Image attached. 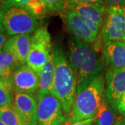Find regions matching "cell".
Masks as SVG:
<instances>
[{
	"label": "cell",
	"mask_w": 125,
	"mask_h": 125,
	"mask_svg": "<svg viewBox=\"0 0 125 125\" xmlns=\"http://www.w3.org/2000/svg\"><path fill=\"white\" fill-rule=\"evenodd\" d=\"M55 77V67L52 52L46 62L40 74L38 76V94H51L54 87Z\"/></svg>",
	"instance_id": "cell-15"
},
{
	"label": "cell",
	"mask_w": 125,
	"mask_h": 125,
	"mask_svg": "<svg viewBox=\"0 0 125 125\" xmlns=\"http://www.w3.org/2000/svg\"><path fill=\"white\" fill-rule=\"evenodd\" d=\"M20 66L11 53L0 51V68L3 72L4 82L10 88H13V74Z\"/></svg>",
	"instance_id": "cell-16"
},
{
	"label": "cell",
	"mask_w": 125,
	"mask_h": 125,
	"mask_svg": "<svg viewBox=\"0 0 125 125\" xmlns=\"http://www.w3.org/2000/svg\"><path fill=\"white\" fill-rule=\"evenodd\" d=\"M124 44H125V41H124Z\"/></svg>",
	"instance_id": "cell-32"
},
{
	"label": "cell",
	"mask_w": 125,
	"mask_h": 125,
	"mask_svg": "<svg viewBox=\"0 0 125 125\" xmlns=\"http://www.w3.org/2000/svg\"><path fill=\"white\" fill-rule=\"evenodd\" d=\"M13 88L15 92L32 94L38 89V76L27 64L13 74Z\"/></svg>",
	"instance_id": "cell-11"
},
{
	"label": "cell",
	"mask_w": 125,
	"mask_h": 125,
	"mask_svg": "<svg viewBox=\"0 0 125 125\" xmlns=\"http://www.w3.org/2000/svg\"><path fill=\"white\" fill-rule=\"evenodd\" d=\"M103 59L110 70L125 68V45L123 42L110 41L104 44Z\"/></svg>",
	"instance_id": "cell-13"
},
{
	"label": "cell",
	"mask_w": 125,
	"mask_h": 125,
	"mask_svg": "<svg viewBox=\"0 0 125 125\" xmlns=\"http://www.w3.org/2000/svg\"><path fill=\"white\" fill-rule=\"evenodd\" d=\"M55 67V77L52 94L59 99L69 116L76 97L75 72L65 53L59 47L52 51Z\"/></svg>",
	"instance_id": "cell-2"
},
{
	"label": "cell",
	"mask_w": 125,
	"mask_h": 125,
	"mask_svg": "<svg viewBox=\"0 0 125 125\" xmlns=\"http://www.w3.org/2000/svg\"><path fill=\"white\" fill-rule=\"evenodd\" d=\"M48 10L52 13H62L65 11L67 0H42Z\"/></svg>",
	"instance_id": "cell-21"
},
{
	"label": "cell",
	"mask_w": 125,
	"mask_h": 125,
	"mask_svg": "<svg viewBox=\"0 0 125 125\" xmlns=\"http://www.w3.org/2000/svg\"><path fill=\"white\" fill-rule=\"evenodd\" d=\"M105 96L111 107L115 110L119 100L125 93V68L108 70L106 74Z\"/></svg>",
	"instance_id": "cell-9"
},
{
	"label": "cell",
	"mask_w": 125,
	"mask_h": 125,
	"mask_svg": "<svg viewBox=\"0 0 125 125\" xmlns=\"http://www.w3.org/2000/svg\"><path fill=\"white\" fill-rule=\"evenodd\" d=\"M114 125H125V116L117 119Z\"/></svg>",
	"instance_id": "cell-27"
},
{
	"label": "cell",
	"mask_w": 125,
	"mask_h": 125,
	"mask_svg": "<svg viewBox=\"0 0 125 125\" xmlns=\"http://www.w3.org/2000/svg\"><path fill=\"white\" fill-rule=\"evenodd\" d=\"M105 6H125V0H104Z\"/></svg>",
	"instance_id": "cell-24"
},
{
	"label": "cell",
	"mask_w": 125,
	"mask_h": 125,
	"mask_svg": "<svg viewBox=\"0 0 125 125\" xmlns=\"http://www.w3.org/2000/svg\"><path fill=\"white\" fill-rule=\"evenodd\" d=\"M94 121H95V117H93V118L87 119V120L78 121V122H76L74 123H72V124L67 123L66 122V123L64 125H93Z\"/></svg>",
	"instance_id": "cell-25"
},
{
	"label": "cell",
	"mask_w": 125,
	"mask_h": 125,
	"mask_svg": "<svg viewBox=\"0 0 125 125\" xmlns=\"http://www.w3.org/2000/svg\"><path fill=\"white\" fill-rule=\"evenodd\" d=\"M1 48H0V51H1Z\"/></svg>",
	"instance_id": "cell-33"
},
{
	"label": "cell",
	"mask_w": 125,
	"mask_h": 125,
	"mask_svg": "<svg viewBox=\"0 0 125 125\" xmlns=\"http://www.w3.org/2000/svg\"><path fill=\"white\" fill-rule=\"evenodd\" d=\"M0 81H4V76H3V72L1 71V69L0 68Z\"/></svg>",
	"instance_id": "cell-29"
},
{
	"label": "cell",
	"mask_w": 125,
	"mask_h": 125,
	"mask_svg": "<svg viewBox=\"0 0 125 125\" xmlns=\"http://www.w3.org/2000/svg\"><path fill=\"white\" fill-rule=\"evenodd\" d=\"M79 4H97L104 5V0H67L65 11L72 6Z\"/></svg>",
	"instance_id": "cell-22"
},
{
	"label": "cell",
	"mask_w": 125,
	"mask_h": 125,
	"mask_svg": "<svg viewBox=\"0 0 125 125\" xmlns=\"http://www.w3.org/2000/svg\"><path fill=\"white\" fill-rule=\"evenodd\" d=\"M115 111L125 116V93L119 100L115 108Z\"/></svg>",
	"instance_id": "cell-23"
},
{
	"label": "cell",
	"mask_w": 125,
	"mask_h": 125,
	"mask_svg": "<svg viewBox=\"0 0 125 125\" xmlns=\"http://www.w3.org/2000/svg\"><path fill=\"white\" fill-rule=\"evenodd\" d=\"M0 125H5L4 123V122H3L2 121L0 120Z\"/></svg>",
	"instance_id": "cell-31"
},
{
	"label": "cell",
	"mask_w": 125,
	"mask_h": 125,
	"mask_svg": "<svg viewBox=\"0 0 125 125\" xmlns=\"http://www.w3.org/2000/svg\"><path fill=\"white\" fill-rule=\"evenodd\" d=\"M31 41L30 34L14 36L6 40L2 50L11 53L22 66L27 62L31 48Z\"/></svg>",
	"instance_id": "cell-12"
},
{
	"label": "cell",
	"mask_w": 125,
	"mask_h": 125,
	"mask_svg": "<svg viewBox=\"0 0 125 125\" xmlns=\"http://www.w3.org/2000/svg\"><path fill=\"white\" fill-rule=\"evenodd\" d=\"M0 120L6 125H22L13 106L0 107Z\"/></svg>",
	"instance_id": "cell-19"
},
{
	"label": "cell",
	"mask_w": 125,
	"mask_h": 125,
	"mask_svg": "<svg viewBox=\"0 0 125 125\" xmlns=\"http://www.w3.org/2000/svg\"><path fill=\"white\" fill-rule=\"evenodd\" d=\"M1 4L19 6L26 9L36 18L44 16L47 12V9L42 0H13L8 3Z\"/></svg>",
	"instance_id": "cell-17"
},
{
	"label": "cell",
	"mask_w": 125,
	"mask_h": 125,
	"mask_svg": "<svg viewBox=\"0 0 125 125\" xmlns=\"http://www.w3.org/2000/svg\"><path fill=\"white\" fill-rule=\"evenodd\" d=\"M6 42V37L4 35V33H0V48L1 49L2 47H4Z\"/></svg>",
	"instance_id": "cell-26"
},
{
	"label": "cell",
	"mask_w": 125,
	"mask_h": 125,
	"mask_svg": "<svg viewBox=\"0 0 125 125\" xmlns=\"http://www.w3.org/2000/svg\"><path fill=\"white\" fill-rule=\"evenodd\" d=\"M13 0H1V4H4V3H8V2H10Z\"/></svg>",
	"instance_id": "cell-30"
},
{
	"label": "cell",
	"mask_w": 125,
	"mask_h": 125,
	"mask_svg": "<svg viewBox=\"0 0 125 125\" xmlns=\"http://www.w3.org/2000/svg\"><path fill=\"white\" fill-rule=\"evenodd\" d=\"M38 125H64L68 120L61 102L52 94H38Z\"/></svg>",
	"instance_id": "cell-7"
},
{
	"label": "cell",
	"mask_w": 125,
	"mask_h": 125,
	"mask_svg": "<svg viewBox=\"0 0 125 125\" xmlns=\"http://www.w3.org/2000/svg\"><path fill=\"white\" fill-rule=\"evenodd\" d=\"M13 107L22 125H38L37 102L31 94L15 92Z\"/></svg>",
	"instance_id": "cell-8"
},
{
	"label": "cell",
	"mask_w": 125,
	"mask_h": 125,
	"mask_svg": "<svg viewBox=\"0 0 125 125\" xmlns=\"http://www.w3.org/2000/svg\"><path fill=\"white\" fill-rule=\"evenodd\" d=\"M61 17L67 30L73 36L88 44H92L95 42L97 37L94 35L82 18L76 13L67 10L61 13Z\"/></svg>",
	"instance_id": "cell-10"
},
{
	"label": "cell",
	"mask_w": 125,
	"mask_h": 125,
	"mask_svg": "<svg viewBox=\"0 0 125 125\" xmlns=\"http://www.w3.org/2000/svg\"><path fill=\"white\" fill-rule=\"evenodd\" d=\"M106 6L97 4H79L72 6L67 10H72L85 20L102 27Z\"/></svg>",
	"instance_id": "cell-14"
},
{
	"label": "cell",
	"mask_w": 125,
	"mask_h": 125,
	"mask_svg": "<svg viewBox=\"0 0 125 125\" xmlns=\"http://www.w3.org/2000/svg\"><path fill=\"white\" fill-rule=\"evenodd\" d=\"M51 36L46 27H39L31 37V48L26 64L39 76L51 52Z\"/></svg>",
	"instance_id": "cell-5"
},
{
	"label": "cell",
	"mask_w": 125,
	"mask_h": 125,
	"mask_svg": "<svg viewBox=\"0 0 125 125\" xmlns=\"http://www.w3.org/2000/svg\"><path fill=\"white\" fill-rule=\"evenodd\" d=\"M104 93V79L99 75L80 93L76 94L67 123L72 124L94 117L97 114Z\"/></svg>",
	"instance_id": "cell-3"
},
{
	"label": "cell",
	"mask_w": 125,
	"mask_h": 125,
	"mask_svg": "<svg viewBox=\"0 0 125 125\" xmlns=\"http://www.w3.org/2000/svg\"><path fill=\"white\" fill-rule=\"evenodd\" d=\"M101 36L104 44L110 41H125V6L106 7L102 25Z\"/></svg>",
	"instance_id": "cell-6"
},
{
	"label": "cell",
	"mask_w": 125,
	"mask_h": 125,
	"mask_svg": "<svg viewBox=\"0 0 125 125\" xmlns=\"http://www.w3.org/2000/svg\"><path fill=\"white\" fill-rule=\"evenodd\" d=\"M68 47L69 61L76 74L77 94L101 75L105 62L89 44L73 35L69 39Z\"/></svg>",
	"instance_id": "cell-1"
},
{
	"label": "cell",
	"mask_w": 125,
	"mask_h": 125,
	"mask_svg": "<svg viewBox=\"0 0 125 125\" xmlns=\"http://www.w3.org/2000/svg\"><path fill=\"white\" fill-rule=\"evenodd\" d=\"M110 104L106 100L105 93L101 102L95 121L93 125H114L115 123V115Z\"/></svg>",
	"instance_id": "cell-18"
},
{
	"label": "cell",
	"mask_w": 125,
	"mask_h": 125,
	"mask_svg": "<svg viewBox=\"0 0 125 125\" xmlns=\"http://www.w3.org/2000/svg\"><path fill=\"white\" fill-rule=\"evenodd\" d=\"M11 90L4 81H0V107L13 106Z\"/></svg>",
	"instance_id": "cell-20"
},
{
	"label": "cell",
	"mask_w": 125,
	"mask_h": 125,
	"mask_svg": "<svg viewBox=\"0 0 125 125\" xmlns=\"http://www.w3.org/2000/svg\"><path fill=\"white\" fill-rule=\"evenodd\" d=\"M5 29L2 23V20H1V9H0V33H5Z\"/></svg>",
	"instance_id": "cell-28"
},
{
	"label": "cell",
	"mask_w": 125,
	"mask_h": 125,
	"mask_svg": "<svg viewBox=\"0 0 125 125\" xmlns=\"http://www.w3.org/2000/svg\"><path fill=\"white\" fill-rule=\"evenodd\" d=\"M2 23L10 36L30 34L39 28L38 18L26 9L10 5L1 4Z\"/></svg>",
	"instance_id": "cell-4"
}]
</instances>
